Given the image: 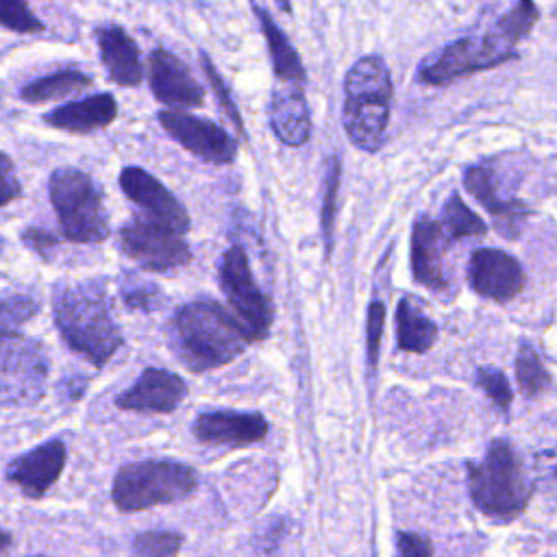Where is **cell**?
Returning a JSON list of instances; mask_svg holds the SVG:
<instances>
[{"instance_id":"1","label":"cell","mask_w":557,"mask_h":557,"mask_svg":"<svg viewBox=\"0 0 557 557\" xmlns=\"http://www.w3.org/2000/svg\"><path fill=\"white\" fill-rule=\"evenodd\" d=\"M248 342L235 315L207 298L183 305L168 324V344L191 372L231 363L246 350Z\"/></svg>"},{"instance_id":"2","label":"cell","mask_w":557,"mask_h":557,"mask_svg":"<svg viewBox=\"0 0 557 557\" xmlns=\"http://www.w3.org/2000/svg\"><path fill=\"white\" fill-rule=\"evenodd\" d=\"M52 315L63 342L96 368H102L124 342L100 281L59 283Z\"/></svg>"},{"instance_id":"3","label":"cell","mask_w":557,"mask_h":557,"mask_svg":"<svg viewBox=\"0 0 557 557\" xmlns=\"http://www.w3.org/2000/svg\"><path fill=\"white\" fill-rule=\"evenodd\" d=\"M392 104V78L385 61L376 54L361 57L344 78V128L348 139L376 152L383 144Z\"/></svg>"},{"instance_id":"4","label":"cell","mask_w":557,"mask_h":557,"mask_svg":"<svg viewBox=\"0 0 557 557\" xmlns=\"http://www.w3.org/2000/svg\"><path fill=\"white\" fill-rule=\"evenodd\" d=\"M468 487L474 505L500 522L516 518L531 496L522 461L505 440H494L485 457L468 466Z\"/></svg>"},{"instance_id":"5","label":"cell","mask_w":557,"mask_h":557,"mask_svg":"<svg viewBox=\"0 0 557 557\" xmlns=\"http://www.w3.org/2000/svg\"><path fill=\"white\" fill-rule=\"evenodd\" d=\"M198 487L196 470L174 459H144L117 470L111 487L115 507L124 513L174 505L189 498Z\"/></svg>"},{"instance_id":"6","label":"cell","mask_w":557,"mask_h":557,"mask_svg":"<svg viewBox=\"0 0 557 557\" xmlns=\"http://www.w3.org/2000/svg\"><path fill=\"white\" fill-rule=\"evenodd\" d=\"M61 235L74 244H98L109 235L104 198L89 174L76 168H57L48 183Z\"/></svg>"},{"instance_id":"7","label":"cell","mask_w":557,"mask_h":557,"mask_svg":"<svg viewBox=\"0 0 557 557\" xmlns=\"http://www.w3.org/2000/svg\"><path fill=\"white\" fill-rule=\"evenodd\" d=\"M48 355L37 339L17 331L0 333V403L35 405L48 387Z\"/></svg>"},{"instance_id":"8","label":"cell","mask_w":557,"mask_h":557,"mask_svg":"<svg viewBox=\"0 0 557 557\" xmlns=\"http://www.w3.org/2000/svg\"><path fill=\"white\" fill-rule=\"evenodd\" d=\"M516 57V48L492 30L483 37H463L442 48L420 65L418 78L426 85H444L455 78L503 65Z\"/></svg>"},{"instance_id":"9","label":"cell","mask_w":557,"mask_h":557,"mask_svg":"<svg viewBox=\"0 0 557 557\" xmlns=\"http://www.w3.org/2000/svg\"><path fill=\"white\" fill-rule=\"evenodd\" d=\"M220 285L250 342L265 339L272 326V309L257 287L242 246H231L220 259Z\"/></svg>"},{"instance_id":"10","label":"cell","mask_w":557,"mask_h":557,"mask_svg":"<svg viewBox=\"0 0 557 557\" xmlns=\"http://www.w3.org/2000/svg\"><path fill=\"white\" fill-rule=\"evenodd\" d=\"M120 246L126 257L150 272H168L187 265L191 259L185 235L144 215L128 220L120 228Z\"/></svg>"},{"instance_id":"11","label":"cell","mask_w":557,"mask_h":557,"mask_svg":"<svg viewBox=\"0 0 557 557\" xmlns=\"http://www.w3.org/2000/svg\"><path fill=\"white\" fill-rule=\"evenodd\" d=\"M159 122L174 141L207 163L224 165L237 154L235 139L211 120L168 109L159 111Z\"/></svg>"},{"instance_id":"12","label":"cell","mask_w":557,"mask_h":557,"mask_svg":"<svg viewBox=\"0 0 557 557\" xmlns=\"http://www.w3.org/2000/svg\"><path fill=\"white\" fill-rule=\"evenodd\" d=\"M122 191L146 213L144 218L159 222L181 235L189 231V215L176 196L152 174L137 165H128L120 172Z\"/></svg>"},{"instance_id":"13","label":"cell","mask_w":557,"mask_h":557,"mask_svg":"<svg viewBox=\"0 0 557 557\" xmlns=\"http://www.w3.org/2000/svg\"><path fill=\"white\" fill-rule=\"evenodd\" d=\"M470 287L490 300L505 302L520 294L524 285V272L509 252L498 248H479L468 263Z\"/></svg>"},{"instance_id":"14","label":"cell","mask_w":557,"mask_h":557,"mask_svg":"<svg viewBox=\"0 0 557 557\" xmlns=\"http://www.w3.org/2000/svg\"><path fill=\"white\" fill-rule=\"evenodd\" d=\"M187 396V383L168 370L146 368L139 379L117 394L115 407L135 413H170Z\"/></svg>"},{"instance_id":"15","label":"cell","mask_w":557,"mask_h":557,"mask_svg":"<svg viewBox=\"0 0 557 557\" xmlns=\"http://www.w3.org/2000/svg\"><path fill=\"white\" fill-rule=\"evenodd\" d=\"M65 459V444L61 440H50L15 457L7 466V479L15 483L28 498H41L57 483Z\"/></svg>"},{"instance_id":"16","label":"cell","mask_w":557,"mask_h":557,"mask_svg":"<svg viewBox=\"0 0 557 557\" xmlns=\"http://www.w3.org/2000/svg\"><path fill=\"white\" fill-rule=\"evenodd\" d=\"M148 67L150 89L159 102L170 107H200L205 102V89L176 54L157 48L150 52Z\"/></svg>"},{"instance_id":"17","label":"cell","mask_w":557,"mask_h":557,"mask_svg":"<svg viewBox=\"0 0 557 557\" xmlns=\"http://www.w3.org/2000/svg\"><path fill=\"white\" fill-rule=\"evenodd\" d=\"M268 420L261 413L205 411L194 420V435L211 446H246L268 435Z\"/></svg>"},{"instance_id":"18","label":"cell","mask_w":557,"mask_h":557,"mask_svg":"<svg viewBox=\"0 0 557 557\" xmlns=\"http://www.w3.org/2000/svg\"><path fill=\"white\" fill-rule=\"evenodd\" d=\"M446 235L442 231V224L431 220L429 215H422L413 222L411 228V272L413 278L431 289H444L446 276H444V255Z\"/></svg>"},{"instance_id":"19","label":"cell","mask_w":557,"mask_h":557,"mask_svg":"<svg viewBox=\"0 0 557 557\" xmlns=\"http://www.w3.org/2000/svg\"><path fill=\"white\" fill-rule=\"evenodd\" d=\"M117 117V102L111 94H94L76 102L61 104L44 115L46 124L65 133H94L107 128Z\"/></svg>"},{"instance_id":"20","label":"cell","mask_w":557,"mask_h":557,"mask_svg":"<svg viewBox=\"0 0 557 557\" xmlns=\"http://www.w3.org/2000/svg\"><path fill=\"white\" fill-rule=\"evenodd\" d=\"M98 48L109 78L120 87H135L144 78L139 48L122 26H104L98 30Z\"/></svg>"},{"instance_id":"21","label":"cell","mask_w":557,"mask_h":557,"mask_svg":"<svg viewBox=\"0 0 557 557\" xmlns=\"http://www.w3.org/2000/svg\"><path fill=\"white\" fill-rule=\"evenodd\" d=\"M270 126L278 141L287 146H302L311 135V115L307 100L298 89H276L270 100Z\"/></svg>"},{"instance_id":"22","label":"cell","mask_w":557,"mask_h":557,"mask_svg":"<svg viewBox=\"0 0 557 557\" xmlns=\"http://www.w3.org/2000/svg\"><path fill=\"white\" fill-rule=\"evenodd\" d=\"M463 185L492 215H496L505 222L513 224V222L522 220L529 213V207L524 202L500 198L492 170H487L483 165L468 168L466 174H463Z\"/></svg>"},{"instance_id":"23","label":"cell","mask_w":557,"mask_h":557,"mask_svg":"<svg viewBox=\"0 0 557 557\" xmlns=\"http://www.w3.org/2000/svg\"><path fill=\"white\" fill-rule=\"evenodd\" d=\"M252 13L257 15V20L261 24V30H263V37L268 41L274 74L283 81L302 83L305 81V67H302L296 50L292 48L289 39L285 37V33L276 26L272 15L263 7H259L257 2H252Z\"/></svg>"},{"instance_id":"24","label":"cell","mask_w":557,"mask_h":557,"mask_svg":"<svg viewBox=\"0 0 557 557\" xmlns=\"http://www.w3.org/2000/svg\"><path fill=\"white\" fill-rule=\"evenodd\" d=\"M396 335L400 350L426 352L437 339V326L409 298H403L396 309Z\"/></svg>"},{"instance_id":"25","label":"cell","mask_w":557,"mask_h":557,"mask_svg":"<svg viewBox=\"0 0 557 557\" xmlns=\"http://www.w3.org/2000/svg\"><path fill=\"white\" fill-rule=\"evenodd\" d=\"M91 85V78L78 70H61L48 76H41L20 89V96L26 102H48L76 91H83Z\"/></svg>"},{"instance_id":"26","label":"cell","mask_w":557,"mask_h":557,"mask_svg":"<svg viewBox=\"0 0 557 557\" xmlns=\"http://www.w3.org/2000/svg\"><path fill=\"white\" fill-rule=\"evenodd\" d=\"M442 231L446 235V242H455L461 237H483L487 233V226L457 194H453L444 205Z\"/></svg>"},{"instance_id":"27","label":"cell","mask_w":557,"mask_h":557,"mask_svg":"<svg viewBox=\"0 0 557 557\" xmlns=\"http://www.w3.org/2000/svg\"><path fill=\"white\" fill-rule=\"evenodd\" d=\"M537 17H540V13H537V7L533 0H518L516 7L496 22L494 33L500 39H505L509 46H516L522 37H527L531 33Z\"/></svg>"},{"instance_id":"28","label":"cell","mask_w":557,"mask_h":557,"mask_svg":"<svg viewBox=\"0 0 557 557\" xmlns=\"http://www.w3.org/2000/svg\"><path fill=\"white\" fill-rule=\"evenodd\" d=\"M516 379H518L520 389L527 396H535V394H540V392H544L548 387L550 376L544 370L537 352L529 344H522L520 350H518V357H516Z\"/></svg>"},{"instance_id":"29","label":"cell","mask_w":557,"mask_h":557,"mask_svg":"<svg viewBox=\"0 0 557 557\" xmlns=\"http://www.w3.org/2000/svg\"><path fill=\"white\" fill-rule=\"evenodd\" d=\"M339 176H342V163L333 154L326 163V174H324V200H322V235L326 244V255L333 248V222H335V211H337V189H339Z\"/></svg>"},{"instance_id":"30","label":"cell","mask_w":557,"mask_h":557,"mask_svg":"<svg viewBox=\"0 0 557 557\" xmlns=\"http://www.w3.org/2000/svg\"><path fill=\"white\" fill-rule=\"evenodd\" d=\"M181 544V533L146 531L133 540V557H178Z\"/></svg>"},{"instance_id":"31","label":"cell","mask_w":557,"mask_h":557,"mask_svg":"<svg viewBox=\"0 0 557 557\" xmlns=\"http://www.w3.org/2000/svg\"><path fill=\"white\" fill-rule=\"evenodd\" d=\"M0 26L15 33H39L44 30L41 20L33 15L26 0H0Z\"/></svg>"},{"instance_id":"32","label":"cell","mask_w":557,"mask_h":557,"mask_svg":"<svg viewBox=\"0 0 557 557\" xmlns=\"http://www.w3.org/2000/svg\"><path fill=\"white\" fill-rule=\"evenodd\" d=\"M37 300L28 296H13L0 300V333H13L37 313Z\"/></svg>"},{"instance_id":"33","label":"cell","mask_w":557,"mask_h":557,"mask_svg":"<svg viewBox=\"0 0 557 557\" xmlns=\"http://www.w3.org/2000/svg\"><path fill=\"white\" fill-rule=\"evenodd\" d=\"M476 385L490 396V400L500 409V411H509L511 405V387L509 381L505 379V374L500 370L494 368H479L476 370Z\"/></svg>"},{"instance_id":"34","label":"cell","mask_w":557,"mask_h":557,"mask_svg":"<svg viewBox=\"0 0 557 557\" xmlns=\"http://www.w3.org/2000/svg\"><path fill=\"white\" fill-rule=\"evenodd\" d=\"M120 292H122V298L128 309L152 311L159 307V300H161L157 285L146 283V281H126Z\"/></svg>"},{"instance_id":"35","label":"cell","mask_w":557,"mask_h":557,"mask_svg":"<svg viewBox=\"0 0 557 557\" xmlns=\"http://www.w3.org/2000/svg\"><path fill=\"white\" fill-rule=\"evenodd\" d=\"M385 322V307L381 300H372L368 309V361L370 366H376L379 359V344Z\"/></svg>"},{"instance_id":"36","label":"cell","mask_w":557,"mask_h":557,"mask_svg":"<svg viewBox=\"0 0 557 557\" xmlns=\"http://www.w3.org/2000/svg\"><path fill=\"white\" fill-rule=\"evenodd\" d=\"M200 57H202V70H205V74L209 76V83H211L213 91L218 94L222 109H224V111H226V115L235 122V126H237L239 131H244L242 117H239V113H237V107H235V102L228 98V91H226V87H224V83H222L220 74L215 72V67H213V63L209 61V57H207V54H200Z\"/></svg>"},{"instance_id":"37","label":"cell","mask_w":557,"mask_h":557,"mask_svg":"<svg viewBox=\"0 0 557 557\" xmlns=\"http://www.w3.org/2000/svg\"><path fill=\"white\" fill-rule=\"evenodd\" d=\"M22 196V185L17 181L13 161L0 150V207L13 202Z\"/></svg>"},{"instance_id":"38","label":"cell","mask_w":557,"mask_h":557,"mask_svg":"<svg viewBox=\"0 0 557 557\" xmlns=\"http://www.w3.org/2000/svg\"><path fill=\"white\" fill-rule=\"evenodd\" d=\"M431 542L424 535L411 533V531H400L396 535V553L394 557H431Z\"/></svg>"},{"instance_id":"39","label":"cell","mask_w":557,"mask_h":557,"mask_svg":"<svg viewBox=\"0 0 557 557\" xmlns=\"http://www.w3.org/2000/svg\"><path fill=\"white\" fill-rule=\"evenodd\" d=\"M24 242L35 250V252H41L50 246H54V237L48 233V231H41V228H28L24 231Z\"/></svg>"},{"instance_id":"40","label":"cell","mask_w":557,"mask_h":557,"mask_svg":"<svg viewBox=\"0 0 557 557\" xmlns=\"http://www.w3.org/2000/svg\"><path fill=\"white\" fill-rule=\"evenodd\" d=\"M537 468H540V474L546 483H557V450L540 455Z\"/></svg>"},{"instance_id":"41","label":"cell","mask_w":557,"mask_h":557,"mask_svg":"<svg viewBox=\"0 0 557 557\" xmlns=\"http://www.w3.org/2000/svg\"><path fill=\"white\" fill-rule=\"evenodd\" d=\"M11 544H13V540H11V535L0 527V557L11 548Z\"/></svg>"},{"instance_id":"42","label":"cell","mask_w":557,"mask_h":557,"mask_svg":"<svg viewBox=\"0 0 557 557\" xmlns=\"http://www.w3.org/2000/svg\"><path fill=\"white\" fill-rule=\"evenodd\" d=\"M276 2H278V7H281L283 11H287V13L292 11V2H289V0H276Z\"/></svg>"},{"instance_id":"43","label":"cell","mask_w":557,"mask_h":557,"mask_svg":"<svg viewBox=\"0 0 557 557\" xmlns=\"http://www.w3.org/2000/svg\"><path fill=\"white\" fill-rule=\"evenodd\" d=\"M35 557H44V555H35Z\"/></svg>"}]
</instances>
